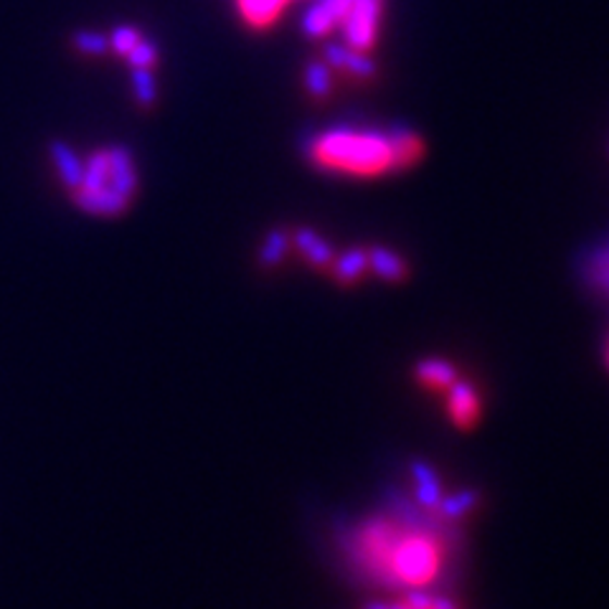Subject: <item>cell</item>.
Here are the masks:
<instances>
[{
    "instance_id": "6da1fadb",
    "label": "cell",
    "mask_w": 609,
    "mask_h": 609,
    "mask_svg": "<svg viewBox=\"0 0 609 609\" xmlns=\"http://www.w3.org/2000/svg\"><path fill=\"white\" fill-rule=\"evenodd\" d=\"M452 551L445 521L414 508L378 510L350 525L343 538L348 567L365 582L396 592H424L439 584Z\"/></svg>"
},
{
    "instance_id": "7a4b0ae2",
    "label": "cell",
    "mask_w": 609,
    "mask_h": 609,
    "mask_svg": "<svg viewBox=\"0 0 609 609\" xmlns=\"http://www.w3.org/2000/svg\"><path fill=\"white\" fill-rule=\"evenodd\" d=\"M72 203L95 219H117L140 190V171L125 145H102L79 156V173L66 188Z\"/></svg>"
},
{
    "instance_id": "3957f363",
    "label": "cell",
    "mask_w": 609,
    "mask_h": 609,
    "mask_svg": "<svg viewBox=\"0 0 609 609\" xmlns=\"http://www.w3.org/2000/svg\"><path fill=\"white\" fill-rule=\"evenodd\" d=\"M312 163L333 173L378 175L394 171V148L388 133L356 127H331L308 142Z\"/></svg>"
},
{
    "instance_id": "277c9868",
    "label": "cell",
    "mask_w": 609,
    "mask_h": 609,
    "mask_svg": "<svg viewBox=\"0 0 609 609\" xmlns=\"http://www.w3.org/2000/svg\"><path fill=\"white\" fill-rule=\"evenodd\" d=\"M381 18V0H353L343 18V34L346 44L358 51H365L373 44Z\"/></svg>"
},
{
    "instance_id": "5b68a950",
    "label": "cell",
    "mask_w": 609,
    "mask_h": 609,
    "mask_svg": "<svg viewBox=\"0 0 609 609\" xmlns=\"http://www.w3.org/2000/svg\"><path fill=\"white\" fill-rule=\"evenodd\" d=\"M353 0H318L302 15V30L308 36H323L346 18Z\"/></svg>"
},
{
    "instance_id": "8992f818",
    "label": "cell",
    "mask_w": 609,
    "mask_h": 609,
    "mask_svg": "<svg viewBox=\"0 0 609 609\" xmlns=\"http://www.w3.org/2000/svg\"><path fill=\"white\" fill-rule=\"evenodd\" d=\"M447 391H449V417H452V422L457 426L470 430V426L477 422V414H480L477 394L472 391L468 384H457V381L447 388Z\"/></svg>"
},
{
    "instance_id": "52a82bcc",
    "label": "cell",
    "mask_w": 609,
    "mask_h": 609,
    "mask_svg": "<svg viewBox=\"0 0 609 609\" xmlns=\"http://www.w3.org/2000/svg\"><path fill=\"white\" fill-rule=\"evenodd\" d=\"M325 61L333 66L348 69L350 74H358V76L376 74V64H373V61L365 57L363 51H358L348 44H327L325 46Z\"/></svg>"
},
{
    "instance_id": "ba28073f",
    "label": "cell",
    "mask_w": 609,
    "mask_h": 609,
    "mask_svg": "<svg viewBox=\"0 0 609 609\" xmlns=\"http://www.w3.org/2000/svg\"><path fill=\"white\" fill-rule=\"evenodd\" d=\"M369 266H371V270H376L384 279L401 282L403 277H407V264H403L401 259L388 249H371L369 251Z\"/></svg>"
},
{
    "instance_id": "9c48e42d",
    "label": "cell",
    "mask_w": 609,
    "mask_h": 609,
    "mask_svg": "<svg viewBox=\"0 0 609 609\" xmlns=\"http://www.w3.org/2000/svg\"><path fill=\"white\" fill-rule=\"evenodd\" d=\"M417 376L430 388H449L455 384V369L445 361H426L417 369Z\"/></svg>"
},
{
    "instance_id": "30bf717a",
    "label": "cell",
    "mask_w": 609,
    "mask_h": 609,
    "mask_svg": "<svg viewBox=\"0 0 609 609\" xmlns=\"http://www.w3.org/2000/svg\"><path fill=\"white\" fill-rule=\"evenodd\" d=\"M297 247H300L304 251V257L310 259L312 264H318V266H331L333 264V251L327 244L320 239V236H315L312 232H297Z\"/></svg>"
},
{
    "instance_id": "8fae6325",
    "label": "cell",
    "mask_w": 609,
    "mask_h": 609,
    "mask_svg": "<svg viewBox=\"0 0 609 609\" xmlns=\"http://www.w3.org/2000/svg\"><path fill=\"white\" fill-rule=\"evenodd\" d=\"M333 266H335V277H338L340 282H346V285H350V282H356L365 270H369V251L350 249L348 254Z\"/></svg>"
},
{
    "instance_id": "7c38bea8",
    "label": "cell",
    "mask_w": 609,
    "mask_h": 609,
    "mask_svg": "<svg viewBox=\"0 0 609 609\" xmlns=\"http://www.w3.org/2000/svg\"><path fill=\"white\" fill-rule=\"evenodd\" d=\"M285 0H239V8L244 13V18L249 23H254V26H264V23H270L274 15L279 13V8Z\"/></svg>"
},
{
    "instance_id": "4fadbf2b",
    "label": "cell",
    "mask_w": 609,
    "mask_h": 609,
    "mask_svg": "<svg viewBox=\"0 0 609 609\" xmlns=\"http://www.w3.org/2000/svg\"><path fill=\"white\" fill-rule=\"evenodd\" d=\"M125 59L129 61V66H133V69H152V64L158 61V46L142 34L135 41L133 49L125 53Z\"/></svg>"
},
{
    "instance_id": "5bb4252c",
    "label": "cell",
    "mask_w": 609,
    "mask_h": 609,
    "mask_svg": "<svg viewBox=\"0 0 609 609\" xmlns=\"http://www.w3.org/2000/svg\"><path fill=\"white\" fill-rule=\"evenodd\" d=\"M304 84H308L310 95L325 97L331 91V69H327V61H312L304 69Z\"/></svg>"
},
{
    "instance_id": "9a60e30c",
    "label": "cell",
    "mask_w": 609,
    "mask_h": 609,
    "mask_svg": "<svg viewBox=\"0 0 609 609\" xmlns=\"http://www.w3.org/2000/svg\"><path fill=\"white\" fill-rule=\"evenodd\" d=\"M589 277L597 287L607 289L609 293V247L599 249L597 254L592 257V264H589Z\"/></svg>"
},
{
    "instance_id": "2e32d148",
    "label": "cell",
    "mask_w": 609,
    "mask_h": 609,
    "mask_svg": "<svg viewBox=\"0 0 609 609\" xmlns=\"http://www.w3.org/2000/svg\"><path fill=\"white\" fill-rule=\"evenodd\" d=\"M133 84H135V95L142 104H150L156 99V82H152L150 69H135L133 72Z\"/></svg>"
},
{
    "instance_id": "e0dca14e",
    "label": "cell",
    "mask_w": 609,
    "mask_h": 609,
    "mask_svg": "<svg viewBox=\"0 0 609 609\" xmlns=\"http://www.w3.org/2000/svg\"><path fill=\"white\" fill-rule=\"evenodd\" d=\"M74 44H76V49L84 51V53L107 51V38L102 34H89V30H82V34H76Z\"/></svg>"
},
{
    "instance_id": "ac0fdd59",
    "label": "cell",
    "mask_w": 609,
    "mask_h": 609,
    "mask_svg": "<svg viewBox=\"0 0 609 609\" xmlns=\"http://www.w3.org/2000/svg\"><path fill=\"white\" fill-rule=\"evenodd\" d=\"M285 247H287L285 234H279V232L270 234V239H266L264 249H262V259H264V262H270V264H277L279 259H282V254H285Z\"/></svg>"
},
{
    "instance_id": "d6986e66",
    "label": "cell",
    "mask_w": 609,
    "mask_h": 609,
    "mask_svg": "<svg viewBox=\"0 0 609 609\" xmlns=\"http://www.w3.org/2000/svg\"><path fill=\"white\" fill-rule=\"evenodd\" d=\"M607 361H609V350H607Z\"/></svg>"
}]
</instances>
